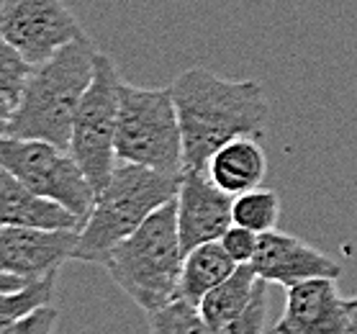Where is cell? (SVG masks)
I'll return each mask as SVG.
<instances>
[{"mask_svg": "<svg viewBox=\"0 0 357 334\" xmlns=\"http://www.w3.org/2000/svg\"><path fill=\"white\" fill-rule=\"evenodd\" d=\"M183 129L185 170L206 172L211 157L236 139H262L270 103L257 80H224L190 67L170 85Z\"/></svg>", "mask_w": 357, "mask_h": 334, "instance_id": "obj_1", "label": "cell"}, {"mask_svg": "<svg viewBox=\"0 0 357 334\" xmlns=\"http://www.w3.org/2000/svg\"><path fill=\"white\" fill-rule=\"evenodd\" d=\"M96 57L98 50L85 36L33 67L16 114L3 123V137L47 142L59 149L70 147L75 114L96 75Z\"/></svg>", "mask_w": 357, "mask_h": 334, "instance_id": "obj_2", "label": "cell"}, {"mask_svg": "<svg viewBox=\"0 0 357 334\" xmlns=\"http://www.w3.org/2000/svg\"><path fill=\"white\" fill-rule=\"evenodd\" d=\"M183 265L185 250L180 242L175 201L157 208L106 260L108 275L144 314L178 301Z\"/></svg>", "mask_w": 357, "mask_h": 334, "instance_id": "obj_3", "label": "cell"}, {"mask_svg": "<svg viewBox=\"0 0 357 334\" xmlns=\"http://www.w3.org/2000/svg\"><path fill=\"white\" fill-rule=\"evenodd\" d=\"M183 175L119 165L114 178L96 196L93 211L80 229V242L75 250V260L106 265L108 255L129 239L157 208L178 198Z\"/></svg>", "mask_w": 357, "mask_h": 334, "instance_id": "obj_4", "label": "cell"}, {"mask_svg": "<svg viewBox=\"0 0 357 334\" xmlns=\"http://www.w3.org/2000/svg\"><path fill=\"white\" fill-rule=\"evenodd\" d=\"M116 157L165 175H183V129L170 88H142L123 80Z\"/></svg>", "mask_w": 357, "mask_h": 334, "instance_id": "obj_5", "label": "cell"}, {"mask_svg": "<svg viewBox=\"0 0 357 334\" xmlns=\"http://www.w3.org/2000/svg\"><path fill=\"white\" fill-rule=\"evenodd\" d=\"M123 77L108 54L98 52L96 75L82 98L73 123V139L67 152L80 165L96 196L111 183L116 172V131L121 114Z\"/></svg>", "mask_w": 357, "mask_h": 334, "instance_id": "obj_6", "label": "cell"}, {"mask_svg": "<svg viewBox=\"0 0 357 334\" xmlns=\"http://www.w3.org/2000/svg\"><path fill=\"white\" fill-rule=\"evenodd\" d=\"M0 170H8L29 190L88 219L96 190L67 149L31 139H0Z\"/></svg>", "mask_w": 357, "mask_h": 334, "instance_id": "obj_7", "label": "cell"}, {"mask_svg": "<svg viewBox=\"0 0 357 334\" xmlns=\"http://www.w3.org/2000/svg\"><path fill=\"white\" fill-rule=\"evenodd\" d=\"M0 33L31 65H44L73 41L85 39L65 0H6L0 8Z\"/></svg>", "mask_w": 357, "mask_h": 334, "instance_id": "obj_8", "label": "cell"}, {"mask_svg": "<svg viewBox=\"0 0 357 334\" xmlns=\"http://www.w3.org/2000/svg\"><path fill=\"white\" fill-rule=\"evenodd\" d=\"M178 227L185 255L208 242H219L234 227V198L216 188L208 172L185 170L178 190Z\"/></svg>", "mask_w": 357, "mask_h": 334, "instance_id": "obj_9", "label": "cell"}, {"mask_svg": "<svg viewBox=\"0 0 357 334\" xmlns=\"http://www.w3.org/2000/svg\"><path fill=\"white\" fill-rule=\"evenodd\" d=\"M275 334H349V298L334 278H314L285 288V311Z\"/></svg>", "mask_w": 357, "mask_h": 334, "instance_id": "obj_10", "label": "cell"}, {"mask_svg": "<svg viewBox=\"0 0 357 334\" xmlns=\"http://www.w3.org/2000/svg\"><path fill=\"white\" fill-rule=\"evenodd\" d=\"M80 231H44V229H0V273H16L29 280L59 273L75 260Z\"/></svg>", "mask_w": 357, "mask_h": 334, "instance_id": "obj_11", "label": "cell"}, {"mask_svg": "<svg viewBox=\"0 0 357 334\" xmlns=\"http://www.w3.org/2000/svg\"><path fill=\"white\" fill-rule=\"evenodd\" d=\"M257 278L265 283H278L283 288L298 285L314 278H340L342 268L329 260L321 250L311 247L298 236L283 234V231H268L260 234V245L250 262Z\"/></svg>", "mask_w": 357, "mask_h": 334, "instance_id": "obj_12", "label": "cell"}, {"mask_svg": "<svg viewBox=\"0 0 357 334\" xmlns=\"http://www.w3.org/2000/svg\"><path fill=\"white\" fill-rule=\"evenodd\" d=\"M0 224L44 231H80L85 221L65 206L29 190L8 170H0Z\"/></svg>", "mask_w": 357, "mask_h": 334, "instance_id": "obj_13", "label": "cell"}, {"mask_svg": "<svg viewBox=\"0 0 357 334\" xmlns=\"http://www.w3.org/2000/svg\"><path fill=\"white\" fill-rule=\"evenodd\" d=\"M268 170V157L260 147V139H236L229 142L211 157L206 167L208 178L229 196H242L247 190L260 188Z\"/></svg>", "mask_w": 357, "mask_h": 334, "instance_id": "obj_14", "label": "cell"}, {"mask_svg": "<svg viewBox=\"0 0 357 334\" xmlns=\"http://www.w3.org/2000/svg\"><path fill=\"white\" fill-rule=\"evenodd\" d=\"M234 270L236 262L229 257L221 242H208V245L195 247L185 255L183 278H180V298L198 306Z\"/></svg>", "mask_w": 357, "mask_h": 334, "instance_id": "obj_15", "label": "cell"}, {"mask_svg": "<svg viewBox=\"0 0 357 334\" xmlns=\"http://www.w3.org/2000/svg\"><path fill=\"white\" fill-rule=\"evenodd\" d=\"M257 280L260 278H257L252 265H236L234 273L198 303V311L206 319V324L213 329V334L224 332L250 306L255 288H257Z\"/></svg>", "mask_w": 357, "mask_h": 334, "instance_id": "obj_16", "label": "cell"}, {"mask_svg": "<svg viewBox=\"0 0 357 334\" xmlns=\"http://www.w3.org/2000/svg\"><path fill=\"white\" fill-rule=\"evenodd\" d=\"M31 62H26L10 44H0V126L16 114L18 103L24 98L29 80L33 75Z\"/></svg>", "mask_w": 357, "mask_h": 334, "instance_id": "obj_17", "label": "cell"}, {"mask_svg": "<svg viewBox=\"0 0 357 334\" xmlns=\"http://www.w3.org/2000/svg\"><path fill=\"white\" fill-rule=\"evenodd\" d=\"M280 219V198L270 188H255L234 198V224L255 231L268 234L275 231Z\"/></svg>", "mask_w": 357, "mask_h": 334, "instance_id": "obj_18", "label": "cell"}, {"mask_svg": "<svg viewBox=\"0 0 357 334\" xmlns=\"http://www.w3.org/2000/svg\"><path fill=\"white\" fill-rule=\"evenodd\" d=\"M54 291H57V273L33 280L18 294L0 296V324H10V321H18L33 311L44 309V306H52Z\"/></svg>", "mask_w": 357, "mask_h": 334, "instance_id": "obj_19", "label": "cell"}, {"mask_svg": "<svg viewBox=\"0 0 357 334\" xmlns=\"http://www.w3.org/2000/svg\"><path fill=\"white\" fill-rule=\"evenodd\" d=\"M149 334H213V329L206 324L198 306L178 298L149 314Z\"/></svg>", "mask_w": 357, "mask_h": 334, "instance_id": "obj_20", "label": "cell"}, {"mask_svg": "<svg viewBox=\"0 0 357 334\" xmlns=\"http://www.w3.org/2000/svg\"><path fill=\"white\" fill-rule=\"evenodd\" d=\"M268 311H270L268 283H265V280H257V288H255V296H252L250 306H247L221 334H265Z\"/></svg>", "mask_w": 357, "mask_h": 334, "instance_id": "obj_21", "label": "cell"}, {"mask_svg": "<svg viewBox=\"0 0 357 334\" xmlns=\"http://www.w3.org/2000/svg\"><path fill=\"white\" fill-rule=\"evenodd\" d=\"M221 247L227 250V255L236 265H250L255 260V252H257V245H260V234H255L244 227H231L227 234L219 239Z\"/></svg>", "mask_w": 357, "mask_h": 334, "instance_id": "obj_22", "label": "cell"}, {"mask_svg": "<svg viewBox=\"0 0 357 334\" xmlns=\"http://www.w3.org/2000/svg\"><path fill=\"white\" fill-rule=\"evenodd\" d=\"M57 321L59 311L54 306H44V309L33 311V314L18 319V321L0 324V334H54Z\"/></svg>", "mask_w": 357, "mask_h": 334, "instance_id": "obj_23", "label": "cell"}, {"mask_svg": "<svg viewBox=\"0 0 357 334\" xmlns=\"http://www.w3.org/2000/svg\"><path fill=\"white\" fill-rule=\"evenodd\" d=\"M31 283L33 280L16 275V273H0V296L18 294V291H24L26 285H31Z\"/></svg>", "mask_w": 357, "mask_h": 334, "instance_id": "obj_24", "label": "cell"}, {"mask_svg": "<svg viewBox=\"0 0 357 334\" xmlns=\"http://www.w3.org/2000/svg\"><path fill=\"white\" fill-rule=\"evenodd\" d=\"M349 334H357V296L349 298Z\"/></svg>", "mask_w": 357, "mask_h": 334, "instance_id": "obj_25", "label": "cell"}]
</instances>
